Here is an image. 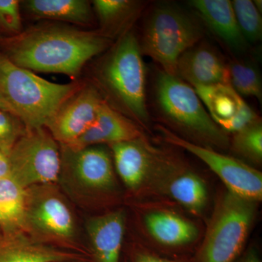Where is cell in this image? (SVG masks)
Wrapping results in <instances>:
<instances>
[{"label":"cell","instance_id":"6da1fadb","mask_svg":"<svg viewBox=\"0 0 262 262\" xmlns=\"http://www.w3.org/2000/svg\"><path fill=\"white\" fill-rule=\"evenodd\" d=\"M101 32L43 24L0 39L2 53L15 64L34 72L63 74L75 80L84 65L110 47Z\"/></svg>","mask_w":262,"mask_h":262},{"label":"cell","instance_id":"7a4b0ae2","mask_svg":"<svg viewBox=\"0 0 262 262\" xmlns=\"http://www.w3.org/2000/svg\"><path fill=\"white\" fill-rule=\"evenodd\" d=\"M82 84L45 80L15 64L0 51V97L28 129L45 127L62 103Z\"/></svg>","mask_w":262,"mask_h":262},{"label":"cell","instance_id":"3957f363","mask_svg":"<svg viewBox=\"0 0 262 262\" xmlns=\"http://www.w3.org/2000/svg\"><path fill=\"white\" fill-rule=\"evenodd\" d=\"M140 42L132 32L124 33L98 69L101 87L117 107L141 124L149 121L146 69Z\"/></svg>","mask_w":262,"mask_h":262},{"label":"cell","instance_id":"277c9868","mask_svg":"<svg viewBox=\"0 0 262 262\" xmlns=\"http://www.w3.org/2000/svg\"><path fill=\"white\" fill-rule=\"evenodd\" d=\"M201 37V28L184 10L162 5L151 11L146 20L141 52L158 63L163 72L175 76L179 58Z\"/></svg>","mask_w":262,"mask_h":262},{"label":"cell","instance_id":"5b68a950","mask_svg":"<svg viewBox=\"0 0 262 262\" xmlns=\"http://www.w3.org/2000/svg\"><path fill=\"white\" fill-rule=\"evenodd\" d=\"M155 98L160 113L170 123L213 145H228L225 133L212 120L187 82L160 71L155 83Z\"/></svg>","mask_w":262,"mask_h":262},{"label":"cell","instance_id":"8992f818","mask_svg":"<svg viewBox=\"0 0 262 262\" xmlns=\"http://www.w3.org/2000/svg\"><path fill=\"white\" fill-rule=\"evenodd\" d=\"M256 211V202L230 192L217 202L210 221L198 262H234L249 232Z\"/></svg>","mask_w":262,"mask_h":262},{"label":"cell","instance_id":"52a82bcc","mask_svg":"<svg viewBox=\"0 0 262 262\" xmlns=\"http://www.w3.org/2000/svg\"><path fill=\"white\" fill-rule=\"evenodd\" d=\"M8 158L10 177L24 189L53 184L59 179L61 148L46 127L28 129Z\"/></svg>","mask_w":262,"mask_h":262},{"label":"cell","instance_id":"ba28073f","mask_svg":"<svg viewBox=\"0 0 262 262\" xmlns=\"http://www.w3.org/2000/svg\"><path fill=\"white\" fill-rule=\"evenodd\" d=\"M159 130L167 142L187 150L209 167L224 182L229 192L256 203L261 201V172L232 157L182 139L165 127L160 126Z\"/></svg>","mask_w":262,"mask_h":262},{"label":"cell","instance_id":"9c48e42d","mask_svg":"<svg viewBox=\"0 0 262 262\" xmlns=\"http://www.w3.org/2000/svg\"><path fill=\"white\" fill-rule=\"evenodd\" d=\"M26 227L27 232L46 237L45 241L73 238L75 227L72 211L53 184L27 189Z\"/></svg>","mask_w":262,"mask_h":262},{"label":"cell","instance_id":"30bf717a","mask_svg":"<svg viewBox=\"0 0 262 262\" xmlns=\"http://www.w3.org/2000/svg\"><path fill=\"white\" fill-rule=\"evenodd\" d=\"M104 101L94 85L83 84L62 103L45 127L59 145H70L94 125Z\"/></svg>","mask_w":262,"mask_h":262},{"label":"cell","instance_id":"8fae6325","mask_svg":"<svg viewBox=\"0 0 262 262\" xmlns=\"http://www.w3.org/2000/svg\"><path fill=\"white\" fill-rule=\"evenodd\" d=\"M212 120L224 132L235 134L260 121L257 114L230 86L193 87Z\"/></svg>","mask_w":262,"mask_h":262},{"label":"cell","instance_id":"7c38bea8","mask_svg":"<svg viewBox=\"0 0 262 262\" xmlns=\"http://www.w3.org/2000/svg\"><path fill=\"white\" fill-rule=\"evenodd\" d=\"M60 148L61 166L67 167L80 187L104 191L115 186L113 159L107 150L96 146L77 150Z\"/></svg>","mask_w":262,"mask_h":262},{"label":"cell","instance_id":"4fadbf2b","mask_svg":"<svg viewBox=\"0 0 262 262\" xmlns=\"http://www.w3.org/2000/svg\"><path fill=\"white\" fill-rule=\"evenodd\" d=\"M175 76L193 87L230 86L228 64L207 45H196L183 53L177 62Z\"/></svg>","mask_w":262,"mask_h":262},{"label":"cell","instance_id":"5bb4252c","mask_svg":"<svg viewBox=\"0 0 262 262\" xmlns=\"http://www.w3.org/2000/svg\"><path fill=\"white\" fill-rule=\"evenodd\" d=\"M141 137L142 133L135 122L105 100L94 125L75 142L63 146L77 150L101 144L111 145Z\"/></svg>","mask_w":262,"mask_h":262},{"label":"cell","instance_id":"9a60e30c","mask_svg":"<svg viewBox=\"0 0 262 262\" xmlns=\"http://www.w3.org/2000/svg\"><path fill=\"white\" fill-rule=\"evenodd\" d=\"M110 146L117 173L130 189L140 187L162 160L160 153L151 148L143 137Z\"/></svg>","mask_w":262,"mask_h":262},{"label":"cell","instance_id":"2e32d148","mask_svg":"<svg viewBox=\"0 0 262 262\" xmlns=\"http://www.w3.org/2000/svg\"><path fill=\"white\" fill-rule=\"evenodd\" d=\"M80 257L27 232L0 235V262H71Z\"/></svg>","mask_w":262,"mask_h":262},{"label":"cell","instance_id":"e0dca14e","mask_svg":"<svg viewBox=\"0 0 262 262\" xmlns=\"http://www.w3.org/2000/svg\"><path fill=\"white\" fill-rule=\"evenodd\" d=\"M86 229L96 262H119L125 230V215L122 211L92 217Z\"/></svg>","mask_w":262,"mask_h":262},{"label":"cell","instance_id":"ac0fdd59","mask_svg":"<svg viewBox=\"0 0 262 262\" xmlns=\"http://www.w3.org/2000/svg\"><path fill=\"white\" fill-rule=\"evenodd\" d=\"M189 5L195 10L208 29L230 49L244 52L248 42L241 32L232 2L228 0H193Z\"/></svg>","mask_w":262,"mask_h":262},{"label":"cell","instance_id":"d6986e66","mask_svg":"<svg viewBox=\"0 0 262 262\" xmlns=\"http://www.w3.org/2000/svg\"><path fill=\"white\" fill-rule=\"evenodd\" d=\"M33 18L89 25L93 8L85 0H27L20 3Z\"/></svg>","mask_w":262,"mask_h":262},{"label":"cell","instance_id":"ffe728a7","mask_svg":"<svg viewBox=\"0 0 262 262\" xmlns=\"http://www.w3.org/2000/svg\"><path fill=\"white\" fill-rule=\"evenodd\" d=\"M144 222L151 237L165 246H183L198 237V228L192 222L171 212H151Z\"/></svg>","mask_w":262,"mask_h":262},{"label":"cell","instance_id":"44dd1931","mask_svg":"<svg viewBox=\"0 0 262 262\" xmlns=\"http://www.w3.org/2000/svg\"><path fill=\"white\" fill-rule=\"evenodd\" d=\"M27 189L10 176L0 179V229L2 234L27 232Z\"/></svg>","mask_w":262,"mask_h":262},{"label":"cell","instance_id":"7402d4cb","mask_svg":"<svg viewBox=\"0 0 262 262\" xmlns=\"http://www.w3.org/2000/svg\"><path fill=\"white\" fill-rule=\"evenodd\" d=\"M92 5L101 26L100 32L111 39L136 15L140 3L130 0H95Z\"/></svg>","mask_w":262,"mask_h":262},{"label":"cell","instance_id":"603a6c76","mask_svg":"<svg viewBox=\"0 0 262 262\" xmlns=\"http://www.w3.org/2000/svg\"><path fill=\"white\" fill-rule=\"evenodd\" d=\"M168 190L172 198L194 214L201 213L208 201L206 184L192 172L176 177L169 183Z\"/></svg>","mask_w":262,"mask_h":262},{"label":"cell","instance_id":"cb8c5ba5","mask_svg":"<svg viewBox=\"0 0 262 262\" xmlns=\"http://www.w3.org/2000/svg\"><path fill=\"white\" fill-rule=\"evenodd\" d=\"M229 84L239 96L255 97L261 102L262 84L257 67L248 62L236 61L228 64Z\"/></svg>","mask_w":262,"mask_h":262},{"label":"cell","instance_id":"d4e9b609","mask_svg":"<svg viewBox=\"0 0 262 262\" xmlns=\"http://www.w3.org/2000/svg\"><path fill=\"white\" fill-rule=\"evenodd\" d=\"M232 5L239 28L246 42H256L261 40V15L253 2L234 0Z\"/></svg>","mask_w":262,"mask_h":262},{"label":"cell","instance_id":"484cf974","mask_svg":"<svg viewBox=\"0 0 262 262\" xmlns=\"http://www.w3.org/2000/svg\"><path fill=\"white\" fill-rule=\"evenodd\" d=\"M232 147L234 152L253 163L262 160V125L261 120L234 134Z\"/></svg>","mask_w":262,"mask_h":262},{"label":"cell","instance_id":"4316f807","mask_svg":"<svg viewBox=\"0 0 262 262\" xmlns=\"http://www.w3.org/2000/svg\"><path fill=\"white\" fill-rule=\"evenodd\" d=\"M27 130L18 117L10 112L0 110V151L8 157L17 141Z\"/></svg>","mask_w":262,"mask_h":262},{"label":"cell","instance_id":"83f0119b","mask_svg":"<svg viewBox=\"0 0 262 262\" xmlns=\"http://www.w3.org/2000/svg\"><path fill=\"white\" fill-rule=\"evenodd\" d=\"M20 3L18 0H0V34L7 37L23 32Z\"/></svg>","mask_w":262,"mask_h":262},{"label":"cell","instance_id":"f1b7e54d","mask_svg":"<svg viewBox=\"0 0 262 262\" xmlns=\"http://www.w3.org/2000/svg\"><path fill=\"white\" fill-rule=\"evenodd\" d=\"M10 176L9 160L8 157L0 151V179Z\"/></svg>","mask_w":262,"mask_h":262},{"label":"cell","instance_id":"f546056e","mask_svg":"<svg viewBox=\"0 0 262 262\" xmlns=\"http://www.w3.org/2000/svg\"><path fill=\"white\" fill-rule=\"evenodd\" d=\"M134 262H173L165 258H160L149 253H139L136 255Z\"/></svg>","mask_w":262,"mask_h":262},{"label":"cell","instance_id":"4dcf8cb0","mask_svg":"<svg viewBox=\"0 0 262 262\" xmlns=\"http://www.w3.org/2000/svg\"><path fill=\"white\" fill-rule=\"evenodd\" d=\"M242 262H260V260L256 252L251 251L246 255Z\"/></svg>","mask_w":262,"mask_h":262},{"label":"cell","instance_id":"1f68e13d","mask_svg":"<svg viewBox=\"0 0 262 262\" xmlns=\"http://www.w3.org/2000/svg\"><path fill=\"white\" fill-rule=\"evenodd\" d=\"M0 110H5V111L10 112L9 108L7 106L6 103L4 102L3 99H2L1 97H0ZM11 113V112H10Z\"/></svg>","mask_w":262,"mask_h":262},{"label":"cell","instance_id":"d6a6232c","mask_svg":"<svg viewBox=\"0 0 262 262\" xmlns=\"http://www.w3.org/2000/svg\"><path fill=\"white\" fill-rule=\"evenodd\" d=\"M2 234L1 229H0V235Z\"/></svg>","mask_w":262,"mask_h":262}]
</instances>
